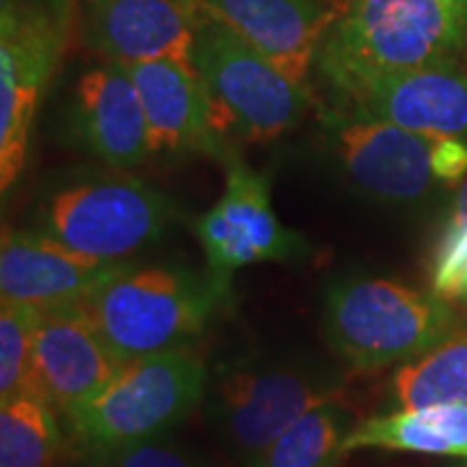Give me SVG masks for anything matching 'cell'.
<instances>
[{"mask_svg":"<svg viewBox=\"0 0 467 467\" xmlns=\"http://www.w3.org/2000/svg\"><path fill=\"white\" fill-rule=\"evenodd\" d=\"M42 309L25 303L0 307V400L26 392L33 342Z\"/></svg>","mask_w":467,"mask_h":467,"instance_id":"7402d4cb","label":"cell"},{"mask_svg":"<svg viewBox=\"0 0 467 467\" xmlns=\"http://www.w3.org/2000/svg\"><path fill=\"white\" fill-rule=\"evenodd\" d=\"M80 16L87 46L107 61L171 58L195 67L203 0H83Z\"/></svg>","mask_w":467,"mask_h":467,"instance_id":"7c38bea8","label":"cell"},{"mask_svg":"<svg viewBox=\"0 0 467 467\" xmlns=\"http://www.w3.org/2000/svg\"><path fill=\"white\" fill-rule=\"evenodd\" d=\"M340 3H347V5H350V3H355V0H340Z\"/></svg>","mask_w":467,"mask_h":467,"instance_id":"f1b7e54d","label":"cell"},{"mask_svg":"<svg viewBox=\"0 0 467 467\" xmlns=\"http://www.w3.org/2000/svg\"><path fill=\"white\" fill-rule=\"evenodd\" d=\"M113 265L66 247L44 232L5 227L0 243V296L39 309L78 303Z\"/></svg>","mask_w":467,"mask_h":467,"instance_id":"2e32d148","label":"cell"},{"mask_svg":"<svg viewBox=\"0 0 467 467\" xmlns=\"http://www.w3.org/2000/svg\"><path fill=\"white\" fill-rule=\"evenodd\" d=\"M192 63L217 107L221 126L249 141H273L290 132L309 107L306 85L262 57L238 33L203 11Z\"/></svg>","mask_w":467,"mask_h":467,"instance_id":"ba28073f","label":"cell"},{"mask_svg":"<svg viewBox=\"0 0 467 467\" xmlns=\"http://www.w3.org/2000/svg\"><path fill=\"white\" fill-rule=\"evenodd\" d=\"M342 377L334 368L296 358H244L221 368L203 402L230 451L251 465L288 426L325 402L337 400Z\"/></svg>","mask_w":467,"mask_h":467,"instance_id":"8992f818","label":"cell"},{"mask_svg":"<svg viewBox=\"0 0 467 467\" xmlns=\"http://www.w3.org/2000/svg\"><path fill=\"white\" fill-rule=\"evenodd\" d=\"M433 173L446 182H457L467 173V145L461 139L433 141Z\"/></svg>","mask_w":467,"mask_h":467,"instance_id":"d4e9b609","label":"cell"},{"mask_svg":"<svg viewBox=\"0 0 467 467\" xmlns=\"http://www.w3.org/2000/svg\"><path fill=\"white\" fill-rule=\"evenodd\" d=\"M461 66H463V69L467 72V48L463 52V57H461Z\"/></svg>","mask_w":467,"mask_h":467,"instance_id":"83f0119b","label":"cell"},{"mask_svg":"<svg viewBox=\"0 0 467 467\" xmlns=\"http://www.w3.org/2000/svg\"><path fill=\"white\" fill-rule=\"evenodd\" d=\"M225 191L197 221L210 277L232 295V277L258 262H303L312 254L301 234L279 223L265 173L223 151Z\"/></svg>","mask_w":467,"mask_h":467,"instance_id":"9c48e42d","label":"cell"},{"mask_svg":"<svg viewBox=\"0 0 467 467\" xmlns=\"http://www.w3.org/2000/svg\"><path fill=\"white\" fill-rule=\"evenodd\" d=\"M348 110L422 137L467 141V72L461 61L331 80Z\"/></svg>","mask_w":467,"mask_h":467,"instance_id":"8fae6325","label":"cell"},{"mask_svg":"<svg viewBox=\"0 0 467 467\" xmlns=\"http://www.w3.org/2000/svg\"><path fill=\"white\" fill-rule=\"evenodd\" d=\"M452 217H461V219H467V178L461 182L459 191H457V197H454L452 202V210H451Z\"/></svg>","mask_w":467,"mask_h":467,"instance_id":"484cf974","label":"cell"},{"mask_svg":"<svg viewBox=\"0 0 467 467\" xmlns=\"http://www.w3.org/2000/svg\"><path fill=\"white\" fill-rule=\"evenodd\" d=\"M364 448L467 459V407L431 405L372 416L344 440V454Z\"/></svg>","mask_w":467,"mask_h":467,"instance_id":"ac0fdd59","label":"cell"},{"mask_svg":"<svg viewBox=\"0 0 467 467\" xmlns=\"http://www.w3.org/2000/svg\"><path fill=\"white\" fill-rule=\"evenodd\" d=\"M230 296L208 271L117 262L74 306L128 361L186 348Z\"/></svg>","mask_w":467,"mask_h":467,"instance_id":"6da1fadb","label":"cell"},{"mask_svg":"<svg viewBox=\"0 0 467 467\" xmlns=\"http://www.w3.org/2000/svg\"><path fill=\"white\" fill-rule=\"evenodd\" d=\"M61 431L57 411L33 392L0 405V467H55Z\"/></svg>","mask_w":467,"mask_h":467,"instance_id":"44dd1931","label":"cell"},{"mask_svg":"<svg viewBox=\"0 0 467 467\" xmlns=\"http://www.w3.org/2000/svg\"><path fill=\"white\" fill-rule=\"evenodd\" d=\"M180 217L171 197L126 173L76 171L46 189L39 232L109 265L159 243Z\"/></svg>","mask_w":467,"mask_h":467,"instance_id":"277c9868","label":"cell"},{"mask_svg":"<svg viewBox=\"0 0 467 467\" xmlns=\"http://www.w3.org/2000/svg\"><path fill=\"white\" fill-rule=\"evenodd\" d=\"M350 429L353 422L340 402H325L288 426L247 467H337Z\"/></svg>","mask_w":467,"mask_h":467,"instance_id":"ffe728a7","label":"cell"},{"mask_svg":"<svg viewBox=\"0 0 467 467\" xmlns=\"http://www.w3.org/2000/svg\"><path fill=\"white\" fill-rule=\"evenodd\" d=\"M72 0H28L0 9V189L26 165L35 110L63 58Z\"/></svg>","mask_w":467,"mask_h":467,"instance_id":"52a82bcc","label":"cell"},{"mask_svg":"<svg viewBox=\"0 0 467 467\" xmlns=\"http://www.w3.org/2000/svg\"><path fill=\"white\" fill-rule=\"evenodd\" d=\"M323 128L337 165L372 200H420L433 184V139L348 109L327 110Z\"/></svg>","mask_w":467,"mask_h":467,"instance_id":"30bf717a","label":"cell"},{"mask_svg":"<svg viewBox=\"0 0 467 467\" xmlns=\"http://www.w3.org/2000/svg\"><path fill=\"white\" fill-rule=\"evenodd\" d=\"M69 130L80 148L113 169L137 167L154 154L137 85L119 61L80 76L69 102Z\"/></svg>","mask_w":467,"mask_h":467,"instance_id":"5bb4252c","label":"cell"},{"mask_svg":"<svg viewBox=\"0 0 467 467\" xmlns=\"http://www.w3.org/2000/svg\"><path fill=\"white\" fill-rule=\"evenodd\" d=\"M457 329L446 299L392 279L350 275L325 292L323 334L331 350L359 370L416 359Z\"/></svg>","mask_w":467,"mask_h":467,"instance_id":"3957f363","label":"cell"},{"mask_svg":"<svg viewBox=\"0 0 467 467\" xmlns=\"http://www.w3.org/2000/svg\"><path fill=\"white\" fill-rule=\"evenodd\" d=\"M433 292L446 301H467V219L452 217L435 254Z\"/></svg>","mask_w":467,"mask_h":467,"instance_id":"603a6c76","label":"cell"},{"mask_svg":"<svg viewBox=\"0 0 467 467\" xmlns=\"http://www.w3.org/2000/svg\"><path fill=\"white\" fill-rule=\"evenodd\" d=\"M392 392L400 409L467 407V329L405 361L392 379Z\"/></svg>","mask_w":467,"mask_h":467,"instance_id":"d6986e66","label":"cell"},{"mask_svg":"<svg viewBox=\"0 0 467 467\" xmlns=\"http://www.w3.org/2000/svg\"><path fill=\"white\" fill-rule=\"evenodd\" d=\"M126 67L141 98L154 154L192 150L223 156L219 148L223 126L195 67L171 58L128 63Z\"/></svg>","mask_w":467,"mask_h":467,"instance_id":"9a60e30c","label":"cell"},{"mask_svg":"<svg viewBox=\"0 0 467 467\" xmlns=\"http://www.w3.org/2000/svg\"><path fill=\"white\" fill-rule=\"evenodd\" d=\"M467 0H355L327 28L317 63L327 80L461 61Z\"/></svg>","mask_w":467,"mask_h":467,"instance_id":"7a4b0ae2","label":"cell"},{"mask_svg":"<svg viewBox=\"0 0 467 467\" xmlns=\"http://www.w3.org/2000/svg\"><path fill=\"white\" fill-rule=\"evenodd\" d=\"M203 11L299 85H306L320 42L336 20L317 0H203Z\"/></svg>","mask_w":467,"mask_h":467,"instance_id":"e0dca14e","label":"cell"},{"mask_svg":"<svg viewBox=\"0 0 467 467\" xmlns=\"http://www.w3.org/2000/svg\"><path fill=\"white\" fill-rule=\"evenodd\" d=\"M465 467H467V465H465Z\"/></svg>","mask_w":467,"mask_h":467,"instance_id":"f546056e","label":"cell"},{"mask_svg":"<svg viewBox=\"0 0 467 467\" xmlns=\"http://www.w3.org/2000/svg\"><path fill=\"white\" fill-rule=\"evenodd\" d=\"M208 372L189 350L128 359L96 392L63 416L91 454L165 435L206 396Z\"/></svg>","mask_w":467,"mask_h":467,"instance_id":"5b68a950","label":"cell"},{"mask_svg":"<svg viewBox=\"0 0 467 467\" xmlns=\"http://www.w3.org/2000/svg\"><path fill=\"white\" fill-rule=\"evenodd\" d=\"M93 467H203L162 435L128 443L104 454H93Z\"/></svg>","mask_w":467,"mask_h":467,"instance_id":"cb8c5ba5","label":"cell"},{"mask_svg":"<svg viewBox=\"0 0 467 467\" xmlns=\"http://www.w3.org/2000/svg\"><path fill=\"white\" fill-rule=\"evenodd\" d=\"M124 359L110 350L83 312L74 306L42 309L35 331L26 392L66 413L96 392Z\"/></svg>","mask_w":467,"mask_h":467,"instance_id":"4fadbf2b","label":"cell"},{"mask_svg":"<svg viewBox=\"0 0 467 467\" xmlns=\"http://www.w3.org/2000/svg\"><path fill=\"white\" fill-rule=\"evenodd\" d=\"M16 3H20V0H0V9L11 7V5H16Z\"/></svg>","mask_w":467,"mask_h":467,"instance_id":"4316f807","label":"cell"}]
</instances>
